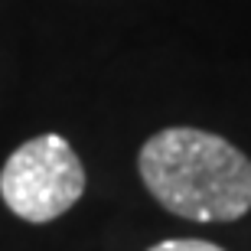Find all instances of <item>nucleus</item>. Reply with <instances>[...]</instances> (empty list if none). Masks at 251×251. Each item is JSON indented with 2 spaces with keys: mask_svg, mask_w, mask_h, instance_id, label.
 I'll return each instance as SVG.
<instances>
[{
  "mask_svg": "<svg viewBox=\"0 0 251 251\" xmlns=\"http://www.w3.org/2000/svg\"><path fill=\"white\" fill-rule=\"evenodd\" d=\"M137 170L147 193L189 222H235L251 212V160L202 127H163L144 140Z\"/></svg>",
  "mask_w": 251,
  "mask_h": 251,
  "instance_id": "f257e3e1",
  "label": "nucleus"
},
{
  "mask_svg": "<svg viewBox=\"0 0 251 251\" xmlns=\"http://www.w3.org/2000/svg\"><path fill=\"white\" fill-rule=\"evenodd\" d=\"M85 193V167L75 147L59 134L23 140L0 167V199L29 225L65 215Z\"/></svg>",
  "mask_w": 251,
  "mask_h": 251,
  "instance_id": "f03ea898",
  "label": "nucleus"
},
{
  "mask_svg": "<svg viewBox=\"0 0 251 251\" xmlns=\"http://www.w3.org/2000/svg\"><path fill=\"white\" fill-rule=\"evenodd\" d=\"M147 251H225L212 242H202V238H167V242L150 245Z\"/></svg>",
  "mask_w": 251,
  "mask_h": 251,
  "instance_id": "7ed1b4c3",
  "label": "nucleus"
}]
</instances>
